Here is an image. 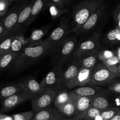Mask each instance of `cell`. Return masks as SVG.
Returning <instances> with one entry per match:
<instances>
[{"label":"cell","mask_w":120,"mask_h":120,"mask_svg":"<svg viewBox=\"0 0 120 120\" xmlns=\"http://www.w3.org/2000/svg\"><path fill=\"white\" fill-rule=\"evenodd\" d=\"M101 112H102L101 110L91 107L82 114L80 115L75 118L81 120H93L96 116L100 115Z\"/></svg>","instance_id":"obj_29"},{"label":"cell","mask_w":120,"mask_h":120,"mask_svg":"<svg viewBox=\"0 0 120 120\" xmlns=\"http://www.w3.org/2000/svg\"><path fill=\"white\" fill-rule=\"evenodd\" d=\"M50 53L51 48L46 40L34 46H26L12 67L11 71L14 73L24 71Z\"/></svg>","instance_id":"obj_1"},{"label":"cell","mask_w":120,"mask_h":120,"mask_svg":"<svg viewBox=\"0 0 120 120\" xmlns=\"http://www.w3.org/2000/svg\"><path fill=\"white\" fill-rule=\"evenodd\" d=\"M25 3L26 2H24L22 4L18 5L14 7L10 10L8 11L5 15L1 18L4 28L7 31L9 32L11 34L15 29L17 23L20 12Z\"/></svg>","instance_id":"obj_12"},{"label":"cell","mask_w":120,"mask_h":120,"mask_svg":"<svg viewBox=\"0 0 120 120\" xmlns=\"http://www.w3.org/2000/svg\"><path fill=\"white\" fill-rule=\"evenodd\" d=\"M62 65L54 66L51 70L46 75L40 83L44 90H53L56 92L66 88L62 83Z\"/></svg>","instance_id":"obj_5"},{"label":"cell","mask_w":120,"mask_h":120,"mask_svg":"<svg viewBox=\"0 0 120 120\" xmlns=\"http://www.w3.org/2000/svg\"><path fill=\"white\" fill-rule=\"evenodd\" d=\"M81 68L76 59L72 58V60L65 68H62V83L64 87L76 76Z\"/></svg>","instance_id":"obj_14"},{"label":"cell","mask_w":120,"mask_h":120,"mask_svg":"<svg viewBox=\"0 0 120 120\" xmlns=\"http://www.w3.org/2000/svg\"><path fill=\"white\" fill-rule=\"evenodd\" d=\"M102 63H104L105 65L111 71H112L113 73H115L116 75H118V68L120 63V60H119V59L118 58V57L116 56V55H114V56L111 57V58L106 60L105 61H104V62H102Z\"/></svg>","instance_id":"obj_30"},{"label":"cell","mask_w":120,"mask_h":120,"mask_svg":"<svg viewBox=\"0 0 120 120\" xmlns=\"http://www.w3.org/2000/svg\"><path fill=\"white\" fill-rule=\"evenodd\" d=\"M106 89H103L99 86H85L75 88L71 90V93L82 97H94L102 93Z\"/></svg>","instance_id":"obj_17"},{"label":"cell","mask_w":120,"mask_h":120,"mask_svg":"<svg viewBox=\"0 0 120 120\" xmlns=\"http://www.w3.org/2000/svg\"><path fill=\"white\" fill-rule=\"evenodd\" d=\"M108 89L114 94L120 96V79L114 80L108 86Z\"/></svg>","instance_id":"obj_35"},{"label":"cell","mask_w":120,"mask_h":120,"mask_svg":"<svg viewBox=\"0 0 120 120\" xmlns=\"http://www.w3.org/2000/svg\"><path fill=\"white\" fill-rule=\"evenodd\" d=\"M22 91V88L19 83H14L1 87H0V101Z\"/></svg>","instance_id":"obj_23"},{"label":"cell","mask_w":120,"mask_h":120,"mask_svg":"<svg viewBox=\"0 0 120 120\" xmlns=\"http://www.w3.org/2000/svg\"><path fill=\"white\" fill-rule=\"evenodd\" d=\"M10 34H11V33L6 30L3 23H2V21L0 19V40H1L4 38L6 37V36H8Z\"/></svg>","instance_id":"obj_38"},{"label":"cell","mask_w":120,"mask_h":120,"mask_svg":"<svg viewBox=\"0 0 120 120\" xmlns=\"http://www.w3.org/2000/svg\"><path fill=\"white\" fill-rule=\"evenodd\" d=\"M105 39L107 43L111 45H115L120 43V29H115L108 32L105 35Z\"/></svg>","instance_id":"obj_28"},{"label":"cell","mask_w":120,"mask_h":120,"mask_svg":"<svg viewBox=\"0 0 120 120\" xmlns=\"http://www.w3.org/2000/svg\"><path fill=\"white\" fill-rule=\"evenodd\" d=\"M68 120V118L65 117V116H64L63 115L61 114L60 116H57V117H55L53 119L51 120Z\"/></svg>","instance_id":"obj_40"},{"label":"cell","mask_w":120,"mask_h":120,"mask_svg":"<svg viewBox=\"0 0 120 120\" xmlns=\"http://www.w3.org/2000/svg\"><path fill=\"white\" fill-rule=\"evenodd\" d=\"M8 1H10V2H14V1H16V0H8Z\"/></svg>","instance_id":"obj_45"},{"label":"cell","mask_w":120,"mask_h":120,"mask_svg":"<svg viewBox=\"0 0 120 120\" xmlns=\"http://www.w3.org/2000/svg\"><path fill=\"white\" fill-rule=\"evenodd\" d=\"M110 120H120V108L118 112L115 114V116L112 117Z\"/></svg>","instance_id":"obj_39"},{"label":"cell","mask_w":120,"mask_h":120,"mask_svg":"<svg viewBox=\"0 0 120 120\" xmlns=\"http://www.w3.org/2000/svg\"><path fill=\"white\" fill-rule=\"evenodd\" d=\"M115 53H116V56H117L119 60H120V46L119 47H118L116 50H115Z\"/></svg>","instance_id":"obj_41"},{"label":"cell","mask_w":120,"mask_h":120,"mask_svg":"<svg viewBox=\"0 0 120 120\" xmlns=\"http://www.w3.org/2000/svg\"><path fill=\"white\" fill-rule=\"evenodd\" d=\"M118 76L111 71L104 63L99 62L93 68L88 86L99 87L108 86Z\"/></svg>","instance_id":"obj_3"},{"label":"cell","mask_w":120,"mask_h":120,"mask_svg":"<svg viewBox=\"0 0 120 120\" xmlns=\"http://www.w3.org/2000/svg\"><path fill=\"white\" fill-rule=\"evenodd\" d=\"M100 34L94 32L89 38L78 42L72 57L76 59L82 55L100 49Z\"/></svg>","instance_id":"obj_7"},{"label":"cell","mask_w":120,"mask_h":120,"mask_svg":"<svg viewBox=\"0 0 120 120\" xmlns=\"http://www.w3.org/2000/svg\"><path fill=\"white\" fill-rule=\"evenodd\" d=\"M71 94L76 108V114L74 117H76L82 114L86 110L91 107V103L92 97H82L76 96L71 93Z\"/></svg>","instance_id":"obj_19"},{"label":"cell","mask_w":120,"mask_h":120,"mask_svg":"<svg viewBox=\"0 0 120 120\" xmlns=\"http://www.w3.org/2000/svg\"><path fill=\"white\" fill-rule=\"evenodd\" d=\"M49 0H34L32 7L31 14L26 24L25 28L30 25L34 20L36 18L39 14L48 6Z\"/></svg>","instance_id":"obj_20"},{"label":"cell","mask_w":120,"mask_h":120,"mask_svg":"<svg viewBox=\"0 0 120 120\" xmlns=\"http://www.w3.org/2000/svg\"><path fill=\"white\" fill-rule=\"evenodd\" d=\"M93 69L81 67L77 75L65 85L68 90H72L78 87L87 86L90 82Z\"/></svg>","instance_id":"obj_10"},{"label":"cell","mask_w":120,"mask_h":120,"mask_svg":"<svg viewBox=\"0 0 120 120\" xmlns=\"http://www.w3.org/2000/svg\"><path fill=\"white\" fill-rule=\"evenodd\" d=\"M114 19L115 21L116 27L120 29V2L116 6L114 11Z\"/></svg>","instance_id":"obj_37"},{"label":"cell","mask_w":120,"mask_h":120,"mask_svg":"<svg viewBox=\"0 0 120 120\" xmlns=\"http://www.w3.org/2000/svg\"><path fill=\"white\" fill-rule=\"evenodd\" d=\"M26 46L27 42L24 40V36L22 35L16 34L15 35L12 42L10 51L20 55Z\"/></svg>","instance_id":"obj_25"},{"label":"cell","mask_w":120,"mask_h":120,"mask_svg":"<svg viewBox=\"0 0 120 120\" xmlns=\"http://www.w3.org/2000/svg\"><path fill=\"white\" fill-rule=\"evenodd\" d=\"M93 120H104L103 118H102V117H101V115H98V116H96V117H95V118H94Z\"/></svg>","instance_id":"obj_42"},{"label":"cell","mask_w":120,"mask_h":120,"mask_svg":"<svg viewBox=\"0 0 120 120\" xmlns=\"http://www.w3.org/2000/svg\"><path fill=\"white\" fill-rule=\"evenodd\" d=\"M34 1V0H31L27 3L26 2L22 9H21V12L19 14L17 23L15 26V28L12 33V34L16 35V34H20V32L22 31L24 28H25L26 24H27L31 14L32 7Z\"/></svg>","instance_id":"obj_13"},{"label":"cell","mask_w":120,"mask_h":120,"mask_svg":"<svg viewBox=\"0 0 120 120\" xmlns=\"http://www.w3.org/2000/svg\"><path fill=\"white\" fill-rule=\"evenodd\" d=\"M47 7L49 8V13H50L51 16L53 19H57L58 18L60 17L64 13L67 11V9H62V8H60V7L54 4H52L48 3Z\"/></svg>","instance_id":"obj_31"},{"label":"cell","mask_w":120,"mask_h":120,"mask_svg":"<svg viewBox=\"0 0 120 120\" xmlns=\"http://www.w3.org/2000/svg\"><path fill=\"white\" fill-rule=\"evenodd\" d=\"M56 92L53 90H44L31 98V107L35 113L54 104Z\"/></svg>","instance_id":"obj_8"},{"label":"cell","mask_w":120,"mask_h":120,"mask_svg":"<svg viewBox=\"0 0 120 120\" xmlns=\"http://www.w3.org/2000/svg\"><path fill=\"white\" fill-rule=\"evenodd\" d=\"M81 120L78 119V118H75V117H72V118H68V120Z\"/></svg>","instance_id":"obj_43"},{"label":"cell","mask_w":120,"mask_h":120,"mask_svg":"<svg viewBox=\"0 0 120 120\" xmlns=\"http://www.w3.org/2000/svg\"><path fill=\"white\" fill-rule=\"evenodd\" d=\"M118 77L120 78V65H119V68H118Z\"/></svg>","instance_id":"obj_44"},{"label":"cell","mask_w":120,"mask_h":120,"mask_svg":"<svg viewBox=\"0 0 120 120\" xmlns=\"http://www.w3.org/2000/svg\"><path fill=\"white\" fill-rule=\"evenodd\" d=\"M120 107H112L102 110L100 115L104 120H110L118 112Z\"/></svg>","instance_id":"obj_33"},{"label":"cell","mask_w":120,"mask_h":120,"mask_svg":"<svg viewBox=\"0 0 120 120\" xmlns=\"http://www.w3.org/2000/svg\"><path fill=\"white\" fill-rule=\"evenodd\" d=\"M115 55H116V53H115V51H114V50H108V49H104V50L101 49L98 54L99 61L104 62L106 60L111 58Z\"/></svg>","instance_id":"obj_34"},{"label":"cell","mask_w":120,"mask_h":120,"mask_svg":"<svg viewBox=\"0 0 120 120\" xmlns=\"http://www.w3.org/2000/svg\"><path fill=\"white\" fill-rule=\"evenodd\" d=\"M103 2V0H83L78 3L73 10L72 32L78 34L89 16Z\"/></svg>","instance_id":"obj_2"},{"label":"cell","mask_w":120,"mask_h":120,"mask_svg":"<svg viewBox=\"0 0 120 120\" xmlns=\"http://www.w3.org/2000/svg\"><path fill=\"white\" fill-rule=\"evenodd\" d=\"M56 109L61 114L68 118L74 117L76 114V108L72 97L67 103L56 108Z\"/></svg>","instance_id":"obj_24"},{"label":"cell","mask_w":120,"mask_h":120,"mask_svg":"<svg viewBox=\"0 0 120 120\" xmlns=\"http://www.w3.org/2000/svg\"><path fill=\"white\" fill-rule=\"evenodd\" d=\"M32 98V97L30 94L22 91L1 100V110L4 112H8L21 103Z\"/></svg>","instance_id":"obj_11"},{"label":"cell","mask_w":120,"mask_h":120,"mask_svg":"<svg viewBox=\"0 0 120 120\" xmlns=\"http://www.w3.org/2000/svg\"><path fill=\"white\" fill-rule=\"evenodd\" d=\"M19 84L22 88V91L30 94L32 97L44 90L41 84L32 78L25 80Z\"/></svg>","instance_id":"obj_18"},{"label":"cell","mask_w":120,"mask_h":120,"mask_svg":"<svg viewBox=\"0 0 120 120\" xmlns=\"http://www.w3.org/2000/svg\"><path fill=\"white\" fill-rule=\"evenodd\" d=\"M71 0H49V3L54 4L62 9H67Z\"/></svg>","instance_id":"obj_36"},{"label":"cell","mask_w":120,"mask_h":120,"mask_svg":"<svg viewBox=\"0 0 120 120\" xmlns=\"http://www.w3.org/2000/svg\"><path fill=\"white\" fill-rule=\"evenodd\" d=\"M19 56L18 54L11 51L2 55L0 59V71H4L12 67Z\"/></svg>","instance_id":"obj_22"},{"label":"cell","mask_w":120,"mask_h":120,"mask_svg":"<svg viewBox=\"0 0 120 120\" xmlns=\"http://www.w3.org/2000/svg\"><path fill=\"white\" fill-rule=\"evenodd\" d=\"M101 50V49L100 48L94 52L82 55L80 57L76 58V59L77 60L81 67L93 69L100 62L98 59V54Z\"/></svg>","instance_id":"obj_15"},{"label":"cell","mask_w":120,"mask_h":120,"mask_svg":"<svg viewBox=\"0 0 120 120\" xmlns=\"http://www.w3.org/2000/svg\"><path fill=\"white\" fill-rule=\"evenodd\" d=\"M72 31V28L66 21H62L51 32L46 41L48 42L51 48L52 53L58 47L65 41Z\"/></svg>","instance_id":"obj_6"},{"label":"cell","mask_w":120,"mask_h":120,"mask_svg":"<svg viewBox=\"0 0 120 120\" xmlns=\"http://www.w3.org/2000/svg\"><path fill=\"white\" fill-rule=\"evenodd\" d=\"M61 114L56 108L49 107L35 113L32 120H51Z\"/></svg>","instance_id":"obj_21"},{"label":"cell","mask_w":120,"mask_h":120,"mask_svg":"<svg viewBox=\"0 0 120 120\" xmlns=\"http://www.w3.org/2000/svg\"><path fill=\"white\" fill-rule=\"evenodd\" d=\"M67 89H68L67 88H64L56 92L54 102V107L56 109L58 107L64 104L70 99L71 97V91H68V90H67Z\"/></svg>","instance_id":"obj_26"},{"label":"cell","mask_w":120,"mask_h":120,"mask_svg":"<svg viewBox=\"0 0 120 120\" xmlns=\"http://www.w3.org/2000/svg\"><path fill=\"white\" fill-rule=\"evenodd\" d=\"M78 42L77 39L74 36H69L52 53L54 66L62 65L69 57H72Z\"/></svg>","instance_id":"obj_4"},{"label":"cell","mask_w":120,"mask_h":120,"mask_svg":"<svg viewBox=\"0 0 120 120\" xmlns=\"http://www.w3.org/2000/svg\"><path fill=\"white\" fill-rule=\"evenodd\" d=\"M15 34H10L0 40V55H4L11 50V46Z\"/></svg>","instance_id":"obj_27"},{"label":"cell","mask_w":120,"mask_h":120,"mask_svg":"<svg viewBox=\"0 0 120 120\" xmlns=\"http://www.w3.org/2000/svg\"><path fill=\"white\" fill-rule=\"evenodd\" d=\"M2 55H0V59H1V56H2Z\"/></svg>","instance_id":"obj_46"},{"label":"cell","mask_w":120,"mask_h":120,"mask_svg":"<svg viewBox=\"0 0 120 120\" xmlns=\"http://www.w3.org/2000/svg\"><path fill=\"white\" fill-rule=\"evenodd\" d=\"M33 111H28L12 116V120H32L35 115Z\"/></svg>","instance_id":"obj_32"},{"label":"cell","mask_w":120,"mask_h":120,"mask_svg":"<svg viewBox=\"0 0 120 120\" xmlns=\"http://www.w3.org/2000/svg\"><path fill=\"white\" fill-rule=\"evenodd\" d=\"M51 26V25H48L33 30L26 41L27 46H34L43 42L42 39L45 36Z\"/></svg>","instance_id":"obj_16"},{"label":"cell","mask_w":120,"mask_h":120,"mask_svg":"<svg viewBox=\"0 0 120 120\" xmlns=\"http://www.w3.org/2000/svg\"><path fill=\"white\" fill-rule=\"evenodd\" d=\"M106 7H107V5L104 2L89 16L85 23L83 25L77 35H84V34H87L91 32L104 16Z\"/></svg>","instance_id":"obj_9"}]
</instances>
